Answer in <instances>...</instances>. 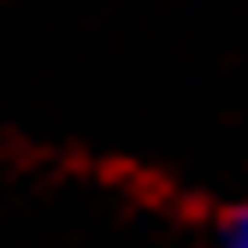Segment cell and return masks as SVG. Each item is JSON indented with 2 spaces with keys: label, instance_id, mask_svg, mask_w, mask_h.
Here are the masks:
<instances>
[{
  "label": "cell",
  "instance_id": "cell-1",
  "mask_svg": "<svg viewBox=\"0 0 248 248\" xmlns=\"http://www.w3.org/2000/svg\"><path fill=\"white\" fill-rule=\"evenodd\" d=\"M225 248H248V213H236L225 225Z\"/></svg>",
  "mask_w": 248,
  "mask_h": 248
}]
</instances>
